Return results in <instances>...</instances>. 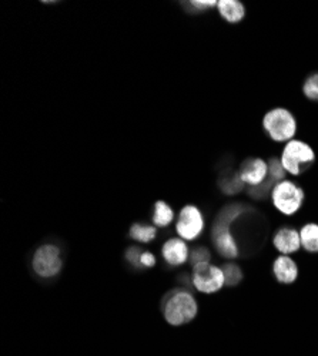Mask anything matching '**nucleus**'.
Wrapping results in <instances>:
<instances>
[{"label":"nucleus","instance_id":"1","mask_svg":"<svg viewBox=\"0 0 318 356\" xmlns=\"http://www.w3.org/2000/svg\"><path fill=\"white\" fill-rule=\"evenodd\" d=\"M262 127L276 142H289L297 133V120L282 107H276L262 118Z\"/></svg>","mask_w":318,"mask_h":356},{"label":"nucleus","instance_id":"2","mask_svg":"<svg viewBox=\"0 0 318 356\" xmlns=\"http://www.w3.org/2000/svg\"><path fill=\"white\" fill-rule=\"evenodd\" d=\"M197 315V304L193 295L187 291H175L169 295L164 304V318L170 325L180 327Z\"/></svg>","mask_w":318,"mask_h":356},{"label":"nucleus","instance_id":"3","mask_svg":"<svg viewBox=\"0 0 318 356\" xmlns=\"http://www.w3.org/2000/svg\"><path fill=\"white\" fill-rule=\"evenodd\" d=\"M314 160L315 153L307 142L294 138L289 141L282 150L280 162L289 174L299 175L304 171V167L311 164Z\"/></svg>","mask_w":318,"mask_h":356},{"label":"nucleus","instance_id":"4","mask_svg":"<svg viewBox=\"0 0 318 356\" xmlns=\"http://www.w3.org/2000/svg\"><path fill=\"white\" fill-rule=\"evenodd\" d=\"M271 200L280 212L293 216L304 203V191L293 181L282 180L273 187Z\"/></svg>","mask_w":318,"mask_h":356},{"label":"nucleus","instance_id":"5","mask_svg":"<svg viewBox=\"0 0 318 356\" xmlns=\"http://www.w3.org/2000/svg\"><path fill=\"white\" fill-rule=\"evenodd\" d=\"M193 285L197 291L204 294H215L225 285V277L223 268L206 264H197L193 266Z\"/></svg>","mask_w":318,"mask_h":356},{"label":"nucleus","instance_id":"6","mask_svg":"<svg viewBox=\"0 0 318 356\" xmlns=\"http://www.w3.org/2000/svg\"><path fill=\"white\" fill-rule=\"evenodd\" d=\"M62 265L60 251L55 245L40 246L33 257V270L43 278L58 275L62 270Z\"/></svg>","mask_w":318,"mask_h":356},{"label":"nucleus","instance_id":"7","mask_svg":"<svg viewBox=\"0 0 318 356\" xmlns=\"http://www.w3.org/2000/svg\"><path fill=\"white\" fill-rule=\"evenodd\" d=\"M175 229H178V234L186 241L199 238L204 229V218L200 209L194 205L184 207L179 214Z\"/></svg>","mask_w":318,"mask_h":356},{"label":"nucleus","instance_id":"8","mask_svg":"<svg viewBox=\"0 0 318 356\" xmlns=\"http://www.w3.org/2000/svg\"><path fill=\"white\" fill-rule=\"evenodd\" d=\"M230 224L225 220L217 218V222L213 228V241L216 244L217 251L225 258H236L238 255L237 242L230 231Z\"/></svg>","mask_w":318,"mask_h":356},{"label":"nucleus","instance_id":"9","mask_svg":"<svg viewBox=\"0 0 318 356\" xmlns=\"http://www.w3.org/2000/svg\"><path fill=\"white\" fill-rule=\"evenodd\" d=\"M238 175L244 184L258 187L267 181L269 178V163L261 158H250L243 163Z\"/></svg>","mask_w":318,"mask_h":356},{"label":"nucleus","instance_id":"10","mask_svg":"<svg viewBox=\"0 0 318 356\" xmlns=\"http://www.w3.org/2000/svg\"><path fill=\"white\" fill-rule=\"evenodd\" d=\"M274 246L282 255H290L297 253L302 246L299 233L294 228H281L274 237Z\"/></svg>","mask_w":318,"mask_h":356},{"label":"nucleus","instance_id":"11","mask_svg":"<svg viewBox=\"0 0 318 356\" xmlns=\"http://www.w3.org/2000/svg\"><path fill=\"white\" fill-rule=\"evenodd\" d=\"M163 258L171 266L184 264L190 258L187 244L180 238L169 240L163 246Z\"/></svg>","mask_w":318,"mask_h":356},{"label":"nucleus","instance_id":"12","mask_svg":"<svg viewBox=\"0 0 318 356\" xmlns=\"http://www.w3.org/2000/svg\"><path fill=\"white\" fill-rule=\"evenodd\" d=\"M273 272L281 283H293L298 277L297 264L289 255H281L274 261Z\"/></svg>","mask_w":318,"mask_h":356},{"label":"nucleus","instance_id":"13","mask_svg":"<svg viewBox=\"0 0 318 356\" xmlns=\"http://www.w3.org/2000/svg\"><path fill=\"white\" fill-rule=\"evenodd\" d=\"M220 16L228 23H238L244 19L245 8L237 0H220L217 3Z\"/></svg>","mask_w":318,"mask_h":356},{"label":"nucleus","instance_id":"14","mask_svg":"<svg viewBox=\"0 0 318 356\" xmlns=\"http://www.w3.org/2000/svg\"><path fill=\"white\" fill-rule=\"evenodd\" d=\"M302 246L308 253H318V224H307L299 231Z\"/></svg>","mask_w":318,"mask_h":356},{"label":"nucleus","instance_id":"15","mask_svg":"<svg viewBox=\"0 0 318 356\" xmlns=\"http://www.w3.org/2000/svg\"><path fill=\"white\" fill-rule=\"evenodd\" d=\"M174 218V212L164 201H157L153 212V222L157 227H167Z\"/></svg>","mask_w":318,"mask_h":356},{"label":"nucleus","instance_id":"16","mask_svg":"<svg viewBox=\"0 0 318 356\" xmlns=\"http://www.w3.org/2000/svg\"><path fill=\"white\" fill-rule=\"evenodd\" d=\"M157 231L154 227L134 224L130 228V237L138 242H150L156 238Z\"/></svg>","mask_w":318,"mask_h":356},{"label":"nucleus","instance_id":"17","mask_svg":"<svg viewBox=\"0 0 318 356\" xmlns=\"http://www.w3.org/2000/svg\"><path fill=\"white\" fill-rule=\"evenodd\" d=\"M223 272H224V277H225L227 287H234V285H237L243 278L241 270L238 268V265H234V264L224 265Z\"/></svg>","mask_w":318,"mask_h":356},{"label":"nucleus","instance_id":"18","mask_svg":"<svg viewBox=\"0 0 318 356\" xmlns=\"http://www.w3.org/2000/svg\"><path fill=\"white\" fill-rule=\"evenodd\" d=\"M303 92L307 99L318 101V73L308 76L303 84Z\"/></svg>","mask_w":318,"mask_h":356},{"label":"nucleus","instance_id":"19","mask_svg":"<svg viewBox=\"0 0 318 356\" xmlns=\"http://www.w3.org/2000/svg\"><path fill=\"white\" fill-rule=\"evenodd\" d=\"M286 173L287 171L284 170V167H282L280 160H277V158L270 160V163H269V178H271L273 181L280 183V181L284 180Z\"/></svg>","mask_w":318,"mask_h":356},{"label":"nucleus","instance_id":"20","mask_svg":"<svg viewBox=\"0 0 318 356\" xmlns=\"http://www.w3.org/2000/svg\"><path fill=\"white\" fill-rule=\"evenodd\" d=\"M243 187H244V183L241 181L238 173L236 175H233L232 178H225V181L221 184L223 191L227 194H236V192L241 191Z\"/></svg>","mask_w":318,"mask_h":356},{"label":"nucleus","instance_id":"21","mask_svg":"<svg viewBox=\"0 0 318 356\" xmlns=\"http://www.w3.org/2000/svg\"><path fill=\"white\" fill-rule=\"evenodd\" d=\"M210 258H211V255H210V253H208V249H207V248H203V246L193 249L191 254H190V261H191V265H193V266L197 265V264L210 262Z\"/></svg>","mask_w":318,"mask_h":356},{"label":"nucleus","instance_id":"22","mask_svg":"<svg viewBox=\"0 0 318 356\" xmlns=\"http://www.w3.org/2000/svg\"><path fill=\"white\" fill-rule=\"evenodd\" d=\"M141 254H143V253H141L137 246H132V248H129V249H127V253H126V258H127V259L132 262V265H134V266H138V265H141V264H140Z\"/></svg>","mask_w":318,"mask_h":356},{"label":"nucleus","instance_id":"23","mask_svg":"<svg viewBox=\"0 0 318 356\" xmlns=\"http://www.w3.org/2000/svg\"><path fill=\"white\" fill-rule=\"evenodd\" d=\"M219 2H216V0H208V2H197V0H194V2H191V8L193 9H199V10H207V9H213L217 6Z\"/></svg>","mask_w":318,"mask_h":356},{"label":"nucleus","instance_id":"24","mask_svg":"<svg viewBox=\"0 0 318 356\" xmlns=\"http://www.w3.org/2000/svg\"><path fill=\"white\" fill-rule=\"evenodd\" d=\"M140 264L141 266H147V268H151V266L156 265V258L151 253H143L140 258Z\"/></svg>","mask_w":318,"mask_h":356}]
</instances>
